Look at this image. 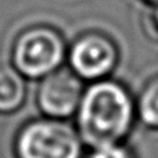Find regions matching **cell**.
Here are the masks:
<instances>
[{"mask_svg":"<svg viewBox=\"0 0 158 158\" xmlns=\"http://www.w3.org/2000/svg\"><path fill=\"white\" fill-rule=\"evenodd\" d=\"M78 133L92 147L118 143L129 133L135 119V106L122 85L96 81L86 87L77 111Z\"/></svg>","mask_w":158,"mask_h":158,"instance_id":"6da1fadb","label":"cell"},{"mask_svg":"<svg viewBox=\"0 0 158 158\" xmlns=\"http://www.w3.org/2000/svg\"><path fill=\"white\" fill-rule=\"evenodd\" d=\"M14 151L17 158H82L83 140L64 119L46 117L21 128Z\"/></svg>","mask_w":158,"mask_h":158,"instance_id":"7a4b0ae2","label":"cell"},{"mask_svg":"<svg viewBox=\"0 0 158 158\" xmlns=\"http://www.w3.org/2000/svg\"><path fill=\"white\" fill-rule=\"evenodd\" d=\"M64 57L63 38L46 27H35L22 32L11 52L13 67L22 77L31 79H42L60 69Z\"/></svg>","mask_w":158,"mask_h":158,"instance_id":"3957f363","label":"cell"},{"mask_svg":"<svg viewBox=\"0 0 158 158\" xmlns=\"http://www.w3.org/2000/svg\"><path fill=\"white\" fill-rule=\"evenodd\" d=\"M85 87L71 69H57L42 78L36 101L47 118L67 119L77 114Z\"/></svg>","mask_w":158,"mask_h":158,"instance_id":"277c9868","label":"cell"},{"mask_svg":"<svg viewBox=\"0 0 158 158\" xmlns=\"http://www.w3.org/2000/svg\"><path fill=\"white\" fill-rule=\"evenodd\" d=\"M68 58L71 71L77 77L96 82L112 71L118 60V52L108 38L89 33L72 44Z\"/></svg>","mask_w":158,"mask_h":158,"instance_id":"5b68a950","label":"cell"},{"mask_svg":"<svg viewBox=\"0 0 158 158\" xmlns=\"http://www.w3.org/2000/svg\"><path fill=\"white\" fill-rule=\"evenodd\" d=\"M27 93L24 77L14 67H0V114H10L22 106Z\"/></svg>","mask_w":158,"mask_h":158,"instance_id":"8992f818","label":"cell"},{"mask_svg":"<svg viewBox=\"0 0 158 158\" xmlns=\"http://www.w3.org/2000/svg\"><path fill=\"white\" fill-rule=\"evenodd\" d=\"M142 122L151 129H158V79L144 87L137 104Z\"/></svg>","mask_w":158,"mask_h":158,"instance_id":"52a82bcc","label":"cell"},{"mask_svg":"<svg viewBox=\"0 0 158 158\" xmlns=\"http://www.w3.org/2000/svg\"><path fill=\"white\" fill-rule=\"evenodd\" d=\"M89 158H135L133 153L121 142L106 143L101 146L93 147Z\"/></svg>","mask_w":158,"mask_h":158,"instance_id":"ba28073f","label":"cell"},{"mask_svg":"<svg viewBox=\"0 0 158 158\" xmlns=\"http://www.w3.org/2000/svg\"><path fill=\"white\" fill-rule=\"evenodd\" d=\"M153 24H154V27H156V29L158 31V4L156 6V10H154V13H153Z\"/></svg>","mask_w":158,"mask_h":158,"instance_id":"9c48e42d","label":"cell"},{"mask_svg":"<svg viewBox=\"0 0 158 158\" xmlns=\"http://www.w3.org/2000/svg\"><path fill=\"white\" fill-rule=\"evenodd\" d=\"M147 2H151V3H154V4H158V0H147Z\"/></svg>","mask_w":158,"mask_h":158,"instance_id":"30bf717a","label":"cell"}]
</instances>
